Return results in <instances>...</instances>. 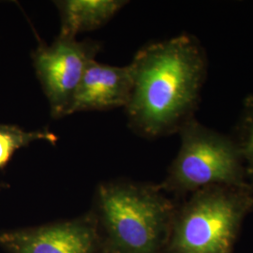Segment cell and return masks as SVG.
I'll list each match as a JSON object with an SVG mask.
<instances>
[{
	"label": "cell",
	"mask_w": 253,
	"mask_h": 253,
	"mask_svg": "<svg viewBox=\"0 0 253 253\" xmlns=\"http://www.w3.org/2000/svg\"><path fill=\"white\" fill-rule=\"evenodd\" d=\"M132 89L126 104L130 126L146 137L179 130L189 119L206 74L198 42L188 35L151 43L129 64Z\"/></svg>",
	"instance_id": "1"
},
{
	"label": "cell",
	"mask_w": 253,
	"mask_h": 253,
	"mask_svg": "<svg viewBox=\"0 0 253 253\" xmlns=\"http://www.w3.org/2000/svg\"><path fill=\"white\" fill-rule=\"evenodd\" d=\"M96 206L109 253H159L166 248L176 208L160 186L103 183Z\"/></svg>",
	"instance_id": "2"
},
{
	"label": "cell",
	"mask_w": 253,
	"mask_h": 253,
	"mask_svg": "<svg viewBox=\"0 0 253 253\" xmlns=\"http://www.w3.org/2000/svg\"><path fill=\"white\" fill-rule=\"evenodd\" d=\"M252 211L250 186L197 190L176 209L166 253H233L242 223Z\"/></svg>",
	"instance_id": "3"
},
{
	"label": "cell",
	"mask_w": 253,
	"mask_h": 253,
	"mask_svg": "<svg viewBox=\"0 0 253 253\" xmlns=\"http://www.w3.org/2000/svg\"><path fill=\"white\" fill-rule=\"evenodd\" d=\"M179 131L180 149L160 185L162 190L185 194L213 186H249L237 143L192 118Z\"/></svg>",
	"instance_id": "4"
},
{
	"label": "cell",
	"mask_w": 253,
	"mask_h": 253,
	"mask_svg": "<svg viewBox=\"0 0 253 253\" xmlns=\"http://www.w3.org/2000/svg\"><path fill=\"white\" fill-rule=\"evenodd\" d=\"M100 50V43L94 41L80 42L59 35L52 44L37 47L32 54L33 67L53 118L68 116L84 72Z\"/></svg>",
	"instance_id": "5"
},
{
	"label": "cell",
	"mask_w": 253,
	"mask_h": 253,
	"mask_svg": "<svg viewBox=\"0 0 253 253\" xmlns=\"http://www.w3.org/2000/svg\"><path fill=\"white\" fill-rule=\"evenodd\" d=\"M103 244L91 216L0 234V245L9 253H101Z\"/></svg>",
	"instance_id": "6"
},
{
	"label": "cell",
	"mask_w": 253,
	"mask_h": 253,
	"mask_svg": "<svg viewBox=\"0 0 253 253\" xmlns=\"http://www.w3.org/2000/svg\"><path fill=\"white\" fill-rule=\"evenodd\" d=\"M132 82L130 65L116 67L93 60L74 94L68 116L84 111L125 108Z\"/></svg>",
	"instance_id": "7"
},
{
	"label": "cell",
	"mask_w": 253,
	"mask_h": 253,
	"mask_svg": "<svg viewBox=\"0 0 253 253\" xmlns=\"http://www.w3.org/2000/svg\"><path fill=\"white\" fill-rule=\"evenodd\" d=\"M122 0H61L54 4L60 15L59 36L77 34L102 27L124 7Z\"/></svg>",
	"instance_id": "8"
},
{
	"label": "cell",
	"mask_w": 253,
	"mask_h": 253,
	"mask_svg": "<svg viewBox=\"0 0 253 253\" xmlns=\"http://www.w3.org/2000/svg\"><path fill=\"white\" fill-rule=\"evenodd\" d=\"M57 140L58 137L48 129L28 131L14 125H0V169L19 149L39 141L54 145Z\"/></svg>",
	"instance_id": "9"
},
{
	"label": "cell",
	"mask_w": 253,
	"mask_h": 253,
	"mask_svg": "<svg viewBox=\"0 0 253 253\" xmlns=\"http://www.w3.org/2000/svg\"><path fill=\"white\" fill-rule=\"evenodd\" d=\"M244 160L247 175L253 179V99L248 103L237 143Z\"/></svg>",
	"instance_id": "10"
}]
</instances>
